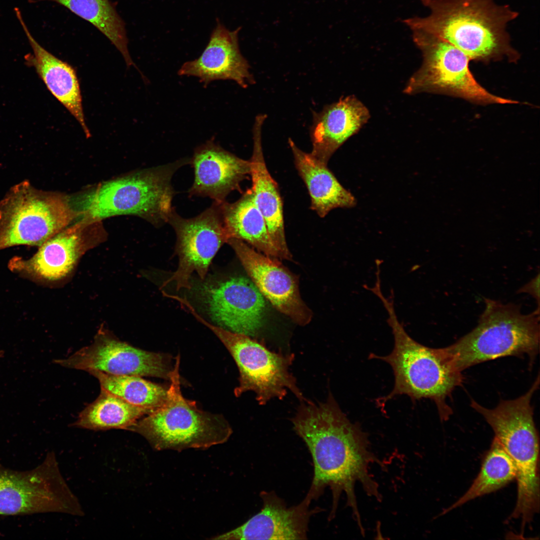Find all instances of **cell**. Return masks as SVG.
<instances>
[{
  "label": "cell",
  "mask_w": 540,
  "mask_h": 540,
  "mask_svg": "<svg viewBox=\"0 0 540 540\" xmlns=\"http://www.w3.org/2000/svg\"><path fill=\"white\" fill-rule=\"evenodd\" d=\"M292 422L313 460L314 478L306 496L316 500L328 486L332 494V518L344 492L360 526L355 484L360 482L368 495L381 499L378 484L369 472L370 464L380 462L370 451L367 434L359 424L350 422L330 392L324 402L302 401Z\"/></svg>",
  "instance_id": "1"
},
{
  "label": "cell",
  "mask_w": 540,
  "mask_h": 540,
  "mask_svg": "<svg viewBox=\"0 0 540 540\" xmlns=\"http://www.w3.org/2000/svg\"><path fill=\"white\" fill-rule=\"evenodd\" d=\"M430 14L403 20L411 30H420L443 39L470 60L489 62L519 58L506 30L518 13L494 0H420Z\"/></svg>",
  "instance_id": "2"
},
{
  "label": "cell",
  "mask_w": 540,
  "mask_h": 540,
  "mask_svg": "<svg viewBox=\"0 0 540 540\" xmlns=\"http://www.w3.org/2000/svg\"><path fill=\"white\" fill-rule=\"evenodd\" d=\"M373 294L382 303L388 314L387 322L392 330L394 347L386 356L371 353L369 359L381 360L392 367L394 385L387 396L377 399V404H385L398 395L406 394L414 402L430 398L436 404L442 420H446L452 414L446 398L463 380L461 372L456 369L444 348H434L418 342L406 332L398 319L394 308V292L386 298L380 287Z\"/></svg>",
  "instance_id": "3"
},
{
  "label": "cell",
  "mask_w": 540,
  "mask_h": 540,
  "mask_svg": "<svg viewBox=\"0 0 540 540\" xmlns=\"http://www.w3.org/2000/svg\"><path fill=\"white\" fill-rule=\"evenodd\" d=\"M184 158L144 169L104 182L76 197L71 198L78 218L102 220L119 215L141 217L155 226L168 222L173 210L174 192L172 179L182 166Z\"/></svg>",
  "instance_id": "4"
},
{
  "label": "cell",
  "mask_w": 540,
  "mask_h": 540,
  "mask_svg": "<svg viewBox=\"0 0 540 540\" xmlns=\"http://www.w3.org/2000/svg\"><path fill=\"white\" fill-rule=\"evenodd\" d=\"M538 376L530 390L512 400H502L492 409L474 400L471 406L490 426L494 438L512 460L516 469L517 500L511 518H520L522 528L530 522L540 508L539 438L530 404L538 389Z\"/></svg>",
  "instance_id": "5"
},
{
  "label": "cell",
  "mask_w": 540,
  "mask_h": 540,
  "mask_svg": "<svg viewBox=\"0 0 540 540\" xmlns=\"http://www.w3.org/2000/svg\"><path fill=\"white\" fill-rule=\"evenodd\" d=\"M478 325L456 342L444 348L459 372L506 356L528 355L532 361L539 350L540 312L524 314L513 304L485 298Z\"/></svg>",
  "instance_id": "6"
},
{
  "label": "cell",
  "mask_w": 540,
  "mask_h": 540,
  "mask_svg": "<svg viewBox=\"0 0 540 540\" xmlns=\"http://www.w3.org/2000/svg\"><path fill=\"white\" fill-rule=\"evenodd\" d=\"M180 364L178 355L166 403L140 418L128 430L144 437L157 450L205 449L226 442L232 430L224 417L201 410L194 402L182 395Z\"/></svg>",
  "instance_id": "7"
},
{
  "label": "cell",
  "mask_w": 540,
  "mask_h": 540,
  "mask_svg": "<svg viewBox=\"0 0 540 540\" xmlns=\"http://www.w3.org/2000/svg\"><path fill=\"white\" fill-rule=\"evenodd\" d=\"M78 218L70 197L22 181L0 201V250L18 245L40 246Z\"/></svg>",
  "instance_id": "8"
},
{
  "label": "cell",
  "mask_w": 540,
  "mask_h": 540,
  "mask_svg": "<svg viewBox=\"0 0 540 540\" xmlns=\"http://www.w3.org/2000/svg\"><path fill=\"white\" fill-rule=\"evenodd\" d=\"M412 31L423 59L420 67L407 82L405 94H442L484 105L519 102L493 94L482 86L470 70V58L454 45L428 32Z\"/></svg>",
  "instance_id": "9"
},
{
  "label": "cell",
  "mask_w": 540,
  "mask_h": 540,
  "mask_svg": "<svg viewBox=\"0 0 540 540\" xmlns=\"http://www.w3.org/2000/svg\"><path fill=\"white\" fill-rule=\"evenodd\" d=\"M187 309L214 334L235 361L240 373L239 384L234 390L236 396L252 391L258 404L264 405L274 398L283 399L289 390L300 401L306 400L290 370L294 360L293 354L271 352L249 336L211 324L192 305Z\"/></svg>",
  "instance_id": "10"
},
{
  "label": "cell",
  "mask_w": 540,
  "mask_h": 540,
  "mask_svg": "<svg viewBox=\"0 0 540 540\" xmlns=\"http://www.w3.org/2000/svg\"><path fill=\"white\" fill-rule=\"evenodd\" d=\"M60 512L82 516L78 500L62 477L54 452L26 470L0 464V515Z\"/></svg>",
  "instance_id": "11"
},
{
  "label": "cell",
  "mask_w": 540,
  "mask_h": 540,
  "mask_svg": "<svg viewBox=\"0 0 540 540\" xmlns=\"http://www.w3.org/2000/svg\"><path fill=\"white\" fill-rule=\"evenodd\" d=\"M168 223L176 236L177 270L164 284L172 282L176 290L190 288V278L196 272L204 279L213 258L229 240L222 216L221 202H214L198 216L186 218L173 208Z\"/></svg>",
  "instance_id": "12"
},
{
  "label": "cell",
  "mask_w": 540,
  "mask_h": 540,
  "mask_svg": "<svg viewBox=\"0 0 540 540\" xmlns=\"http://www.w3.org/2000/svg\"><path fill=\"white\" fill-rule=\"evenodd\" d=\"M62 366L98 370L114 375L152 376L170 381L174 365L168 354L148 352L122 342L104 332L94 342L71 356L55 360Z\"/></svg>",
  "instance_id": "13"
},
{
  "label": "cell",
  "mask_w": 540,
  "mask_h": 540,
  "mask_svg": "<svg viewBox=\"0 0 540 540\" xmlns=\"http://www.w3.org/2000/svg\"><path fill=\"white\" fill-rule=\"evenodd\" d=\"M77 220L46 240L30 258H12L9 268L47 281L65 278L83 254L106 236L102 220Z\"/></svg>",
  "instance_id": "14"
},
{
  "label": "cell",
  "mask_w": 540,
  "mask_h": 540,
  "mask_svg": "<svg viewBox=\"0 0 540 540\" xmlns=\"http://www.w3.org/2000/svg\"><path fill=\"white\" fill-rule=\"evenodd\" d=\"M198 292L216 326L250 337L264 326L266 310L264 297L248 278L233 276L206 282Z\"/></svg>",
  "instance_id": "15"
},
{
  "label": "cell",
  "mask_w": 540,
  "mask_h": 540,
  "mask_svg": "<svg viewBox=\"0 0 540 540\" xmlns=\"http://www.w3.org/2000/svg\"><path fill=\"white\" fill-rule=\"evenodd\" d=\"M227 243L252 282L277 310L300 326L310 322L312 314L301 298L298 277L277 258L256 251L240 240L230 238Z\"/></svg>",
  "instance_id": "16"
},
{
  "label": "cell",
  "mask_w": 540,
  "mask_h": 540,
  "mask_svg": "<svg viewBox=\"0 0 540 540\" xmlns=\"http://www.w3.org/2000/svg\"><path fill=\"white\" fill-rule=\"evenodd\" d=\"M263 506L260 512L240 526L211 538L212 540H306L310 516L320 511L310 510L312 500L306 496L298 504L287 508L274 492L260 494Z\"/></svg>",
  "instance_id": "17"
},
{
  "label": "cell",
  "mask_w": 540,
  "mask_h": 540,
  "mask_svg": "<svg viewBox=\"0 0 540 540\" xmlns=\"http://www.w3.org/2000/svg\"><path fill=\"white\" fill-rule=\"evenodd\" d=\"M239 30L230 31L218 20L202 54L184 63L178 74L197 77L204 86L216 80H232L243 88L254 84L249 64L240 50Z\"/></svg>",
  "instance_id": "18"
},
{
  "label": "cell",
  "mask_w": 540,
  "mask_h": 540,
  "mask_svg": "<svg viewBox=\"0 0 540 540\" xmlns=\"http://www.w3.org/2000/svg\"><path fill=\"white\" fill-rule=\"evenodd\" d=\"M190 163L194 179L189 194L208 196L218 202L226 201L232 191L240 190L241 182L248 178L251 171L250 160L237 156L212 140L195 149Z\"/></svg>",
  "instance_id": "19"
},
{
  "label": "cell",
  "mask_w": 540,
  "mask_h": 540,
  "mask_svg": "<svg viewBox=\"0 0 540 540\" xmlns=\"http://www.w3.org/2000/svg\"><path fill=\"white\" fill-rule=\"evenodd\" d=\"M312 116L310 153L326 164L334 153L356 134L370 116L368 108L354 96L342 97L326 106L320 112H313Z\"/></svg>",
  "instance_id": "20"
},
{
  "label": "cell",
  "mask_w": 540,
  "mask_h": 540,
  "mask_svg": "<svg viewBox=\"0 0 540 540\" xmlns=\"http://www.w3.org/2000/svg\"><path fill=\"white\" fill-rule=\"evenodd\" d=\"M266 115L256 118L252 130L253 150L250 160V188L254 202L262 214L270 236L281 258L291 260L292 254L287 246L283 210V203L276 181L266 166L262 144V128Z\"/></svg>",
  "instance_id": "21"
},
{
  "label": "cell",
  "mask_w": 540,
  "mask_h": 540,
  "mask_svg": "<svg viewBox=\"0 0 540 540\" xmlns=\"http://www.w3.org/2000/svg\"><path fill=\"white\" fill-rule=\"evenodd\" d=\"M14 12L33 50V54L25 56L26 64L35 68L50 92L78 122L86 136H90L75 69L43 48L30 34L19 8H15Z\"/></svg>",
  "instance_id": "22"
},
{
  "label": "cell",
  "mask_w": 540,
  "mask_h": 540,
  "mask_svg": "<svg viewBox=\"0 0 540 540\" xmlns=\"http://www.w3.org/2000/svg\"><path fill=\"white\" fill-rule=\"evenodd\" d=\"M294 164L310 198V208L320 218L336 208H348L356 204L354 197L339 182L325 164L310 153L300 149L289 138Z\"/></svg>",
  "instance_id": "23"
},
{
  "label": "cell",
  "mask_w": 540,
  "mask_h": 540,
  "mask_svg": "<svg viewBox=\"0 0 540 540\" xmlns=\"http://www.w3.org/2000/svg\"><path fill=\"white\" fill-rule=\"evenodd\" d=\"M224 226L230 238L240 240L268 256L281 258L256 206L250 188L236 201L221 202Z\"/></svg>",
  "instance_id": "24"
},
{
  "label": "cell",
  "mask_w": 540,
  "mask_h": 540,
  "mask_svg": "<svg viewBox=\"0 0 540 540\" xmlns=\"http://www.w3.org/2000/svg\"><path fill=\"white\" fill-rule=\"evenodd\" d=\"M152 410L134 405L105 390L79 414L72 426L93 430H127Z\"/></svg>",
  "instance_id": "25"
},
{
  "label": "cell",
  "mask_w": 540,
  "mask_h": 540,
  "mask_svg": "<svg viewBox=\"0 0 540 540\" xmlns=\"http://www.w3.org/2000/svg\"><path fill=\"white\" fill-rule=\"evenodd\" d=\"M68 9L104 34L121 53L127 66H136L128 50L125 23L111 0H48Z\"/></svg>",
  "instance_id": "26"
},
{
  "label": "cell",
  "mask_w": 540,
  "mask_h": 540,
  "mask_svg": "<svg viewBox=\"0 0 540 540\" xmlns=\"http://www.w3.org/2000/svg\"><path fill=\"white\" fill-rule=\"evenodd\" d=\"M514 464L494 438L486 454L479 474L468 490L456 502L444 510L442 514L482 496L505 486L516 478Z\"/></svg>",
  "instance_id": "27"
},
{
  "label": "cell",
  "mask_w": 540,
  "mask_h": 540,
  "mask_svg": "<svg viewBox=\"0 0 540 540\" xmlns=\"http://www.w3.org/2000/svg\"><path fill=\"white\" fill-rule=\"evenodd\" d=\"M88 372L98 379L101 388L134 405L152 411L164 405L168 398V388L146 380L141 376L114 375L98 370Z\"/></svg>",
  "instance_id": "28"
},
{
  "label": "cell",
  "mask_w": 540,
  "mask_h": 540,
  "mask_svg": "<svg viewBox=\"0 0 540 540\" xmlns=\"http://www.w3.org/2000/svg\"><path fill=\"white\" fill-rule=\"evenodd\" d=\"M520 292H525L530 294L537 301L538 308H540V274L532 278L529 282L520 288Z\"/></svg>",
  "instance_id": "29"
},
{
  "label": "cell",
  "mask_w": 540,
  "mask_h": 540,
  "mask_svg": "<svg viewBox=\"0 0 540 540\" xmlns=\"http://www.w3.org/2000/svg\"><path fill=\"white\" fill-rule=\"evenodd\" d=\"M2 352H0V357L2 356Z\"/></svg>",
  "instance_id": "30"
}]
</instances>
